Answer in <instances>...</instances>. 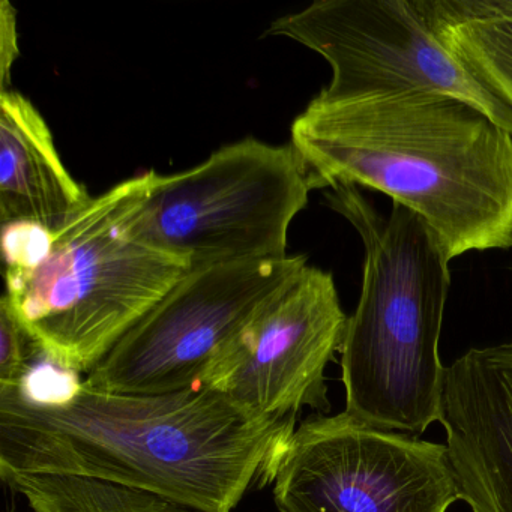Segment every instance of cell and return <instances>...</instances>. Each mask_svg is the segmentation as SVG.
I'll use <instances>...</instances> for the list:
<instances>
[{"instance_id":"obj_1","label":"cell","mask_w":512,"mask_h":512,"mask_svg":"<svg viewBox=\"0 0 512 512\" xmlns=\"http://www.w3.org/2000/svg\"><path fill=\"white\" fill-rule=\"evenodd\" d=\"M296 418H265L217 389L101 391L80 382L49 403L0 391V476H79L232 512L272 484Z\"/></svg>"},{"instance_id":"obj_2","label":"cell","mask_w":512,"mask_h":512,"mask_svg":"<svg viewBox=\"0 0 512 512\" xmlns=\"http://www.w3.org/2000/svg\"><path fill=\"white\" fill-rule=\"evenodd\" d=\"M290 145L314 190L350 184L386 194L430 227L451 260L512 248V136L467 101L421 92L313 100Z\"/></svg>"},{"instance_id":"obj_3","label":"cell","mask_w":512,"mask_h":512,"mask_svg":"<svg viewBox=\"0 0 512 512\" xmlns=\"http://www.w3.org/2000/svg\"><path fill=\"white\" fill-rule=\"evenodd\" d=\"M146 175L94 197L59 230L4 224V299L44 358L89 373L191 271L143 238Z\"/></svg>"},{"instance_id":"obj_4","label":"cell","mask_w":512,"mask_h":512,"mask_svg":"<svg viewBox=\"0 0 512 512\" xmlns=\"http://www.w3.org/2000/svg\"><path fill=\"white\" fill-rule=\"evenodd\" d=\"M325 194L364 244V278L341 347L346 412L371 427L422 434L440 422L446 367L440 332L451 287V259L410 209L374 208L359 187Z\"/></svg>"},{"instance_id":"obj_5","label":"cell","mask_w":512,"mask_h":512,"mask_svg":"<svg viewBox=\"0 0 512 512\" xmlns=\"http://www.w3.org/2000/svg\"><path fill=\"white\" fill-rule=\"evenodd\" d=\"M311 190L310 173L292 145L248 137L185 172L146 173L137 229L191 271L284 259L290 224Z\"/></svg>"},{"instance_id":"obj_6","label":"cell","mask_w":512,"mask_h":512,"mask_svg":"<svg viewBox=\"0 0 512 512\" xmlns=\"http://www.w3.org/2000/svg\"><path fill=\"white\" fill-rule=\"evenodd\" d=\"M307 268V257L227 263L181 278L83 382L101 391L169 394L200 388L239 334Z\"/></svg>"},{"instance_id":"obj_7","label":"cell","mask_w":512,"mask_h":512,"mask_svg":"<svg viewBox=\"0 0 512 512\" xmlns=\"http://www.w3.org/2000/svg\"><path fill=\"white\" fill-rule=\"evenodd\" d=\"M265 35L290 38L331 65V82L314 98L319 103L449 95L478 107L512 136V110L443 46L421 0H319L275 20Z\"/></svg>"},{"instance_id":"obj_8","label":"cell","mask_w":512,"mask_h":512,"mask_svg":"<svg viewBox=\"0 0 512 512\" xmlns=\"http://www.w3.org/2000/svg\"><path fill=\"white\" fill-rule=\"evenodd\" d=\"M272 485L278 512H448L461 500L448 445L346 410L293 430Z\"/></svg>"},{"instance_id":"obj_9","label":"cell","mask_w":512,"mask_h":512,"mask_svg":"<svg viewBox=\"0 0 512 512\" xmlns=\"http://www.w3.org/2000/svg\"><path fill=\"white\" fill-rule=\"evenodd\" d=\"M347 320L332 275L307 265L227 347L202 386L265 418H296L304 407L328 413L325 370L343 347Z\"/></svg>"},{"instance_id":"obj_10","label":"cell","mask_w":512,"mask_h":512,"mask_svg":"<svg viewBox=\"0 0 512 512\" xmlns=\"http://www.w3.org/2000/svg\"><path fill=\"white\" fill-rule=\"evenodd\" d=\"M440 424L472 512H512V341L446 367Z\"/></svg>"},{"instance_id":"obj_11","label":"cell","mask_w":512,"mask_h":512,"mask_svg":"<svg viewBox=\"0 0 512 512\" xmlns=\"http://www.w3.org/2000/svg\"><path fill=\"white\" fill-rule=\"evenodd\" d=\"M94 197L68 173L52 131L19 92H0V220L64 227Z\"/></svg>"},{"instance_id":"obj_12","label":"cell","mask_w":512,"mask_h":512,"mask_svg":"<svg viewBox=\"0 0 512 512\" xmlns=\"http://www.w3.org/2000/svg\"><path fill=\"white\" fill-rule=\"evenodd\" d=\"M443 46L512 110V0H421Z\"/></svg>"},{"instance_id":"obj_13","label":"cell","mask_w":512,"mask_h":512,"mask_svg":"<svg viewBox=\"0 0 512 512\" xmlns=\"http://www.w3.org/2000/svg\"><path fill=\"white\" fill-rule=\"evenodd\" d=\"M34 512H200L157 494L79 476H2Z\"/></svg>"},{"instance_id":"obj_14","label":"cell","mask_w":512,"mask_h":512,"mask_svg":"<svg viewBox=\"0 0 512 512\" xmlns=\"http://www.w3.org/2000/svg\"><path fill=\"white\" fill-rule=\"evenodd\" d=\"M43 356L4 298L0 301V391L19 389L34 359Z\"/></svg>"},{"instance_id":"obj_15","label":"cell","mask_w":512,"mask_h":512,"mask_svg":"<svg viewBox=\"0 0 512 512\" xmlns=\"http://www.w3.org/2000/svg\"><path fill=\"white\" fill-rule=\"evenodd\" d=\"M0 85L2 91H10L11 68L14 61L19 55V47H17L16 32V13H14L13 5L8 4L7 0L2 2L0 8Z\"/></svg>"}]
</instances>
